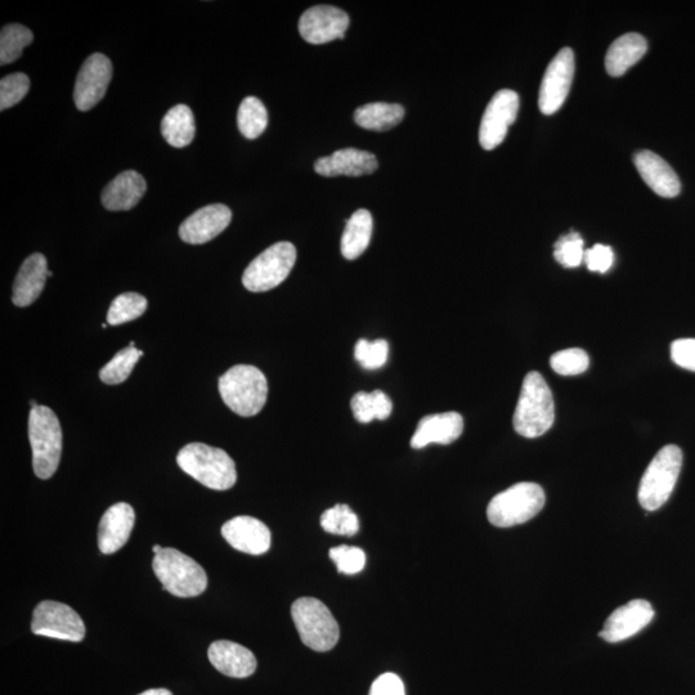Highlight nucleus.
<instances>
[{"label":"nucleus","mask_w":695,"mask_h":695,"mask_svg":"<svg viewBox=\"0 0 695 695\" xmlns=\"http://www.w3.org/2000/svg\"><path fill=\"white\" fill-rule=\"evenodd\" d=\"M554 420V397L549 385L538 372H529L514 412L515 432L524 438L541 437L553 427Z\"/></svg>","instance_id":"1"},{"label":"nucleus","mask_w":695,"mask_h":695,"mask_svg":"<svg viewBox=\"0 0 695 695\" xmlns=\"http://www.w3.org/2000/svg\"><path fill=\"white\" fill-rule=\"evenodd\" d=\"M179 468L197 482L214 491H227L237 481L236 465L221 448L190 443L179 451Z\"/></svg>","instance_id":"2"},{"label":"nucleus","mask_w":695,"mask_h":695,"mask_svg":"<svg viewBox=\"0 0 695 695\" xmlns=\"http://www.w3.org/2000/svg\"><path fill=\"white\" fill-rule=\"evenodd\" d=\"M219 393L231 411L251 417L258 415L266 405L268 383L257 367L236 365L219 379Z\"/></svg>","instance_id":"3"},{"label":"nucleus","mask_w":695,"mask_h":695,"mask_svg":"<svg viewBox=\"0 0 695 695\" xmlns=\"http://www.w3.org/2000/svg\"><path fill=\"white\" fill-rule=\"evenodd\" d=\"M152 569L163 584V590L177 598H195L208 587L205 569L191 556L172 547H165L155 554Z\"/></svg>","instance_id":"4"},{"label":"nucleus","mask_w":695,"mask_h":695,"mask_svg":"<svg viewBox=\"0 0 695 695\" xmlns=\"http://www.w3.org/2000/svg\"><path fill=\"white\" fill-rule=\"evenodd\" d=\"M29 439L33 450L34 473L49 479L57 472L62 454V429L55 412L47 406L31 408Z\"/></svg>","instance_id":"5"},{"label":"nucleus","mask_w":695,"mask_h":695,"mask_svg":"<svg viewBox=\"0 0 695 695\" xmlns=\"http://www.w3.org/2000/svg\"><path fill=\"white\" fill-rule=\"evenodd\" d=\"M545 501V492L538 484L517 483L493 497L487 508V518L495 527L518 526L535 518Z\"/></svg>","instance_id":"6"},{"label":"nucleus","mask_w":695,"mask_h":695,"mask_svg":"<svg viewBox=\"0 0 695 695\" xmlns=\"http://www.w3.org/2000/svg\"><path fill=\"white\" fill-rule=\"evenodd\" d=\"M683 466V452L675 445L658 451L641 478L638 499L641 508L654 511L670 499Z\"/></svg>","instance_id":"7"},{"label":"nucleus","mask_w":695,"mask_h":695,"mask_svg":"<svg viewBox=\"0 0 695 695\" xmlns=\"http://www.w3.org/2000/svg\"><path fill=\"white\" fill-rule=\"evenodd\" d=\"M300 639L316 652H329L338 644L340 630L330 609L315 598H300L291 607Z\"/></svg>","instance_id":"8"},{"label":"nucleus","mask_w":695,"mask_h":695,"mask_svg":"<svg viewBox=\"0 0 695 695\" xmlns=\"http://www.w3.org/2000/svg\"><path fill=\"white\" fill-rule=\"evenodd\" d=\"M297 262V249L288 241L269 246L253 260L242 275V284L253 293L277 288L288 278Z\"/></svg>","instance_id":"9"},{"label":"nucleus","mask_w":695,"mask_h":695,"mask_svg":"<svg viewBox=\"0 0 695 695\" xmlns=\"http://www.w3.org/2000/svg\"><path fill=\"white\" fill-rule=\"evenodd\" d=\"M31 631L46 638L79 643L85 638V625L82 617L69 605L52 602L39 603L34 609Z\"/></svg>","instance_id":"10"},{"label":"nucleus","mask_w":695,"mask_h":695,"mask_svg":"<svg viewBox=\"0 0 695 695\" xmlns=\"http://www.w3.org/2000/svg\"><path fill=\"white\" fill-rule=\"evenodd\" d=\"M575 76V55L571 48L560 49L547 67L538 96L542 114L553 115L566 102Z\"/></svg>","instance_id":"11"},{"label":"nucleus","mask_w":695,"mask_h":695,"mask_svg":"<svg viewBox=\"0 0 695 695\" xmlns=\"http://www.w3.org/2000/svg\"><path fill=\"white\" fill-rule=\"evenodd\" d=\"M519 111V96L510 89H502L488 103L479 129V143L484 150H495L515 123Z\"/></svg>","instance_id":"12"},{"label":"nucleus","mask_w":695,"mask_h":695,"mask_svg":"<svg viewBox=\"0 0 695 695\" xmlns=\"http://www.w3.org/2000/svg\"><path fill=\"white\" fill-rule=\"evenodd\" d=\"M112 78L109 57L94 53L85 60L76 78L74 101L80 111L92 110L105 97Z\"/></svg>","instance_id":"13"},{"label":"nucleus","mask_w":695,"mask_h":695,"mask_svg":"<svg viewBox=\"0 0 695 695\" xmlns=\"http://www.w3.org/2000/svg\"><path fill=\"white\" fill-rule=\"evenodd\" d=\"M348 28L347 13L333 6L309 8L299 20V33L311 44H325L335 39H344Z\"/></svg>","instance_id":"14"},{"label":"nucleus","mask_w":695,"mask_h":695,"mask_svg":"<svg viewBox=\"0 0 695 695\" xmlns=\"http://www.w3.org/2000/svg\"><path fill=\"white\" fill-rule=\"evenodd\" d=\"M654 609L647 600L636 599L616 609L605 621L600 638L608 643H620L638 634L652 622Z\"/></svg>","instance_id":"15"},{"label":"nucleus","mask_w":695,"mask_h":695,"mask_svg":"<svg viewBox=\"0 0 695 695\" xmlns=\"http://www.w3.org/2000/svg\"><path fill=\"white\" fill-rule=\"evenodd\" d=\"M232 221L228 206L213 204L197 210L179 227V237L187 244L203 245L221 235Z\"/></svg>","instance_id":"16"},{"label":"nucleus","mask_w":695,"mask_h":695,"mask_svg":"<svg viewBox=\"0 0 695 695\" xmlns=\"http://www.w3.org/2000/svg\"><path fill=\"white\" fill-rule=\"evenodd\" d=\"M222 536L233 549L245 554H266L271 547V531L266 524L246 515L224 523Z\"/></svg>","instance_id":"17"},{"label":"nucleus","mask_w":695,"mask_h":695,"mask_svg":"<svg viewBox=\"0 0 695 695\" xmlns=\"http://www.w3.org/2000/svg\"><path fill=\"white\" fill-rule=\"evenodd\" d=\"M136 522V514L127 502H118L106 510L98 527V547L102 554L111 555L127 544Z\"/></svg>","instance_id":"18"},{"label":"nucleus","mask_w":695,"mask_h":695,"mask_svg":"<svg viewBox=\"0 0 695 695\" xmlns=\"http://www.w3.org/2000/svg\"><path fill=\"white\" fill-rule=\"evenodd\" d=\"M464 432V419L459 412H443V414L423 417L417 425L414 437L411 439V447L415 450L438 443V445H451L461 437Z\"/></svg>","instance_id":"19"},{"label":"nucleus","mask_w":695,"mask_h":695,"mask_svg":"<svg viewBox=\"0 0 695 695\" xmlns=\"http://www.w3.org/2000/svg\"><path fill=\"white\" fill-rule=\"evenodd\" d=\"M378 159L371 152L357 149H343L331 156L316 161V173L324 177H361L378 169Z\"/></svg>","instance_id":"20"},{"label":"nucleus","mask_w":695,"mask_h":695,"mask_svg":"<svg viewBox=\"0 0 695 695\" xmlns=\"http://www.w3.org/2000/svg\"><path fill=\"white\" fill-rule=\"evenodd\" d=\"M634 164L641 178L657 195L672 199L680 194V179L661 156L648 150L639 151L634 156Z\"/></svg>","instance_id":"21"},{"label":"nucleus","mask_w":695,"mask_h":695,"mask_svg":"<svg viewBox=\"0 0 695 695\" xmlns=\"http://www.w3.org/2000/svg\"><path fill=\"white\" fill-rule=\"evenodd\" d=\"M208 657L221 674L235 679H245L257 670V658L254 654L233 641H214L209 647Z\"/></svg>","instance_id":"22"},{"label":"nucleus","mask_w":695,"mask_h":695,"mask_svg":"<svg viewBox=\"0 0 695 695\" xmlns=\"http://www.w3.org/2000/svg\"><path fill=\"white\" fill-rule=\"evenodd\" d=\"M48 262L43 254L35 253L22 263L13 284L12 302L15 306H31L43 293L48 277Z\"/></svg>","instance_id":"23"},{"label":"nucleus","mask_w":695,"mask_h":695,"mask_svg":"<svg viewBox=\"0 0 695 695\" xmlns=\"http://www.w3.org/2000/svg\"><path fill=\"white\" fill-rule=\"evenodd\" d=\"M147 190L145 178L136 170H125L102 192V204L111 212L133 209Z\"/></svg>","instance_id":"24"},{"label":"nucleus","mask_w":695,"mask_h":695,"mask_svg":"<svg viewBox=\"0 0 695 695\" xmlns=\"http://www.w3.org/2000/svg\"><path fill=\"white\" fill-rule=\"evenodd\" d=\"M648 51V43L640 34L630 33L614 40L605 56V69L614 78L622 76L638 64Z\"/></svg>","instance_id":"25"},{"label":"nucleus","mask_w":695,"mask_h":695,"mask_svg":"<svg viewBox=\"0 0 695 695\" xmlns=\"http://www.w3.org/2000/svg\"><path fill=\"white\" fill-rule=\"evenodd\" d=\"M372 228L374 221L369 210L360 209L353 213L347 221L340 244L345 259L354 260L365 253L370 245Z\"/></svg>","instance_id":"26"},{"label":"nucleus","mask_w":695,"mask_h":695,"mask_svg":"<svg viewBox=\"0 0 695 695\" xmlns=\"http://www.w3.org/2000/svg\"><path fill=\"white\" fill-rule=\"evenodd\" d=\"M161 133L165 141L176 149L191 145L195 138L196 127L190 107L186 105L172 107L161 121Z\"/></svg>","instance_id":"27"},{"label":"nucleus","mask_w":695,"mask_h":695,"mask_svg":"<svg viewBox=\"0 0 695 695\" xmlns=\"http://www.w3.org/2000/svg\"><path fill=\"white\" fill-rule=\"evenodd\" d=\"M405 118V109L397 103L376 102L358 107L354 112V121L361 128L385 132V130L397 127Z\"/></svg>","instance_id":"28"},{"label":"nucleus","mask_w":695,"mask_h":695,"mask_svg":"<svg viewBox=\"0 0 695 695\" xmlns=\"http://www.w3.org/2000/svg\"><path fill=\"white\" fill-rule=\"evenodd\" d=\"M351 407L354 417L362 424L371 423L372 420H387L393 411L392 401L381 390L354 394Z\"/></svg>","instance_id":"29"},{"label":"nucleus","mask_w":695,"mask_h":695,"mask_svg":"<svg viewBox=\"0 0 695 695\" xmlns=\"http://www.w3.org/2000/svg\"><path fill=\"white\" fill-rule=\"evenodd\" d=\"M237 125L245 138L262 136L268 125V112L263 102L257 97H246L237 112Z\"/></svg>","instance_id":"30"},{"label":"nucleus","mask_w":695,"mask_h":695,"mask_svg":"<svg viewBox=\"0 0 695 695\" xmlns=\"http://www.w3.org/2000/svg\"><path fill=\"white\" fill-rule=\"evenodd\" d=\"M31 30L19 24L4 26L0 33V64H12L22 55V51L33 43Z\"/></svg>","instance_id":"31"},{"label":"nucleus","mask_w":695,"mask_h":695,"mask_svg":"<svg viewBox=\"0 0 695 695\" xmlns=\"http://www.w3.org/2000/svg\"><path fill=\"white\" fill-rule=\"evenodd\" d=\"M149 307V302L141 294L124 293L119 295L111 303L107 322L111 326L127 324V322L137 320Z\"/></svg>","instance_id":"32"},{"label":"nucleus","mask_w":695,"mask_h":695,"mask_svg":"<svg viewBox=\"0 0 695 695\" xmlns=\"http://www.w3.org/2000/svg\"><path fill=\"white\" fill-rule=\"evenodd\" d=\"M143 356V352L136 347L124 348L123 351L115 354V357L107 363L100 371V379L105 384L116 385L124 383L132 374L134 366L137 365L139 358Z\"/></svg>","instance_id":"33"},{"label":"nucleus","mask_w":695,"mask_h":695,"mask_svg":"<svg viewBox=\"0 0 695 695\" xmlns=\"http://www.w3.org/2000/svg\"><path fill=\"white\" fill-rule=\"evenodd\" d=\"M321 527L331 535L351 537L360 531V520L348 505L338 504L321 515Z\"/></svg>","instance_id":"34"},{"label":"nucleus","mask_w":695,"mask_h":695,"mask_svg":"<svg viewBox=\"0 0 695 695\" xmlns=\"http://www.w3.org/2000/svg\"><path fill=\"white\" fill-rule=\"evenodd\" d=\"M584 257L585 246L580 233L569 232L554 244V258L563 267H580L584 263Z\"/></svg>","instance_id":"35"},{"label":"nucleus","mask_w":695,"mask_h":695,"mask_svg":"<svg viewBox=\"0 0 695 695\" xmlns=\"http://www.w3.org/2000/svg\"><path fill=\"white\" fill-rule=\"evenodd\" d=\"M550 365L556 374L576 376L584 374L589 369L590 360L584 349L571 348L553 354Z\"/></svg>","instance_id":"36"},{"label":"nucleus","mask_w":695,"mask_h":695,"mask_svg":"<svg viewBox=\"0 0 695 695\" xmlns=\"http://www.w3.org/2000/svg\"><path fill=\"white\" fill-rule=\"evenodd\" d=\"M389 344L387 340L379 339L375 342L361 339L356 344L354 356L363 369L376 370L383 367L388 361Z\"/></svg>","instance_id":"37"},{"label":"nucleus","mask_w":695,"mask_h":695,"mask_svg":"<svg viewBox=\"0 0 695 695\" xmlns=\"http://www.w3.org/2000/svg\"><path fill=\"white\" fill-rule=\"evenodd\" d=\"M329 555L339 573L343 575H357L366 566V554L360 547L348 545L333 547Z\"/></svg>","instance_id":"38"},{"label":"nucleus","mask_w":695,"mask_h":695,"mask_svg":"<svg viewBox=\"0 0 695 695\" xmlns=\"http://www.w3.org/2000/svg\"><path fill=\"white\" fill-rule=\"evenodd\" d=\"M30 89L29 76L16 73L0 80V110L11 109L22 101Z\"/></svg>","instance_id":"39"},{"label":"nucleus","mask_w":695,"mask_h":695,"mask_svg":"<svg viewBox=\"0 0 695 695\" xmlns=\"http://www.w3.org/2000/svg\"><path fill=\"white\" fill-rule=\"evenodd\" d=\"M614 253L611 246L598 244L585 250L584 263L591 272L605 273L613 266Z\"/></svg>","instance_id":"40"},{"label":"nucleus","mask_w":695,"mask_h":695,"mask_svg":"<svg viewBox=\"0 0 695 695\" xmlns=\"http://www.w3.org/2000/svg\"><path fill=\"white\" fill-rule=\"evenodd\" d=\"M671 358L681 369L695 372V339H679L671 344Z\"/></svg>","instance_id":"41"},{"label":"nucleus","mask_w":695,"mask_h":695,"mask_svg":"<svg viewBox=\"0 0 695 695\" xmlns=\"http://www.w3.org/2000/svg\"><path fill=\"white\" fill-rule=\"evenodd\" d=\"M370 695H406L405 685L397 675L384 674L374 681Z\"/></svg>","instance_id":"42"},{"label":"nucleus","mask_w":695,"mask_h":695,"mask_svg":"<svg viewBox=\"0 0 695 695\" xmlns=\"http://www.w3.org/2000/svg\"><path fill=\"white\" fill-rule=\"evenodd\" d=\"M138 695H173V694L170 693V690H168V689L160 688V689H149V690H146V692H143V693L138 694Z\"/></svg>","instance_id":"43"},{"label":"nucleus","mask_w":695,"mask_h":695,"mask_svg":"<svg viewBox=\"0 0 695 695\" xmlns=\"http://www.w3.org/2000/svg\"><path fill=\"white\" fill-rule=\"evenodd\" d=\"M163 549H164V547L161 545H155L154 547H152V551H154V554L160 553V551Z\"/></svg>","instance_id":"44"},{"label":"nucleus","mask_w":695,"mask_h":695,"mask_svg":"<svg viewBox=\"0 0 695 695\" xmlns=\"http://www.w3.org/2000/svg\"><path fill=\"white\" fill-rule=\"evenodd\" d=\"M52 276H53L52 271H49V272H48V277H52Z\"/></svg>","instance_id":"45"}]
</instances>
